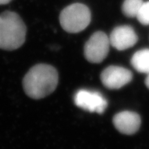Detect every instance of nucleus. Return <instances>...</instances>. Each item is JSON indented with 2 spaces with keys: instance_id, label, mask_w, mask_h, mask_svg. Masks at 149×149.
Here are the masks:
<instances>
[{
  "instance_id": "f257e3e1",
  "label": "nucleus",
  "mask_w": 149,
  "mask_h": 149,
  "mask_svg": "<svg viewBox=\"0 0 149 149\" xmlns=\"http://www.w3.org/2000/svg\"><path fill=\"white\" fill-rule=\"evenodd\" d=\"M58 80V72L53 66L45 64H37L24 76V91L31 98L40 100L55 90Z\"/></svg>"
},
{
  "instance_id": "f03ea898",
  "label": "nucleus",
  "mask_w": 149,
  "mask_h": 149,
  "mask_svg": "<svg viewBox=\"0 0 149 149\" xmlns=\"http://www.w3.org/2000/svg\"><path fill=\"white\" fill-rule=\"evenodd\" d=\"M26 27L15 13L6 11L0 15V49L13 51L23 45Z\"/></svg>"
},
{
  "instance_id": "7ed1b4c3",
  "label": "nucleus",
  "mask_w": 149,
  "mask_h": 149,
  "mask_svg": "<svg viewBox=\"0 0 149 149\" xmlns=\"http://www.w3.org/2000/svg\"><path fill=\"white\" fill-rule=\"evenodd\" d=\"M91 20V11L82 3H73L65 8L59 15V22L64 31L77 33L84 30Z\"/></svg>"
},
{
  "instance_id": "20e7f679",
  "label": "nucleus",
  "mask_w": 149,
  "mask_h": 149,
  "mask_svg": "<svg viewBox=\"0 0 149 149\" xmlns=\"http://www.w3.org/2000/svg\"><path fill=\"white\" fill-rule=\"evenodd\" d=\"M110 45L109 37L106 33L102 31L93 33L84 45L85 58L93 64L101 63L109 54Z\"/></svg>"
},
{
  "instance_id": "39448f33",
  "label": "nucleus",
  "mask_w": 149,
  "mask_h": 149,
  "mask_svg": "<svg viewBox=\"0 0 149 149\" xmlns=\"http://www.w3.org/2000/svg\"><path fill=\"white\" fill-rule=\"evenodd\" d=\"M77 107L91 113L102 114L108 107V102L101 93L88 90L78 91L74 97Z\"/></svg>"
},
{
  "instance_id": "423d86ee",
  "label": "nucleus",
  "mask_w": 149,
  "mask_h": 149,
  "mask_svg": "<svg viewBox=\"0 0 149 149\" xmlns=\"http://www.w3.org/2000/svg\"><path fill=\"white\" fill-rule=\"evenodd\" d=\"M100 79L109 89H119L128 84L133 79L130 70L118 66H110L102 72Z\"/></svg>"
},
{
  "instance_id": "0eeeda50",
  "label": "nucleus",
  "mask_w": 149,
  "mask_h": 149,
  "mask_svg": "<svg viewBox=\"0 0 149 149\" xmlns=\"http://www.w3.org/2000/svg\"><path fill=\"white\" fill-rule=\"evenodd\" d=\"M111 45L118 51H124L135 45L138 37L130 26L123 25L115 28L109 37Z\"/></svg>"
},
{
  "instance_id": "6e6552de",
  "label": "nucleus",
  "mask_w": 149,
  "mask_h": 149,
  "mask_svg": "<svg viewBox=\"0 0 149 149\" xmlns=\"http://www.w3.org/2000/svg\"><path fill=\"white\" fill-rule=\"evenodd\" d=\"M113 123L120 133L130 135L138 131L141 121L137 113L126 111L117 113L113 117Z\"/></svg>"
},
{
  "instance_id": "1a4fd4ad",
  "label": "nucleus",
  "mask_w": 149,
  "mask_h": 149,
  "mask_svg": "<svg viewBox=\"0 0 149 149\" xmlns=\"http://www.w3.org/2000/svg\"><path fill=\"white\" fill-rule=\"evenodd\" d=\"M135 69L141 73L149 74V49H141L134 54L130 60Z\"/></svg>"
},
{
  "instance_id": "9d476101",
  "label": "nucleus",
  "mask_w": 149,
  "mask_h": 149,
  "mask_svg": "<svg viewBox=\"0 0 149 149\" xmlns=\"http://www.w3.org/2000/svg\"><path fill=\"white\" fill-rule=\"evenodd\" d=\"M143 3L142 0H124L122 8L123 13L128 17H137Z\"/></svg>"
},
{
  "instance_id": "9b49d317",
  "label": "nucleus",
  "mask_w": 149,
  "mask_h": 149,
  "mask_svg": "<svg viewBox=\"0 0 149 149\" xmlns=\"http://www.w3.org/2000/svg\"><path fill=\"white\" fill-rule=\"evenodd\" d=\"M137 18L143 25H149V1L143 3Z\"/></svg>"
},
{
  "instance_id": "f8f14e48",
  "label": "nucleus",
  "mask_w": 149,
  "mask_h": 149,
  "mask_svg": "<svg viewBox=\"0 0 149 149\" xmlns=\"http://www.w3.org/2000/svg\"><path fill=\"white\" fill-rule=\"evenodd\" d=\"M145 84H146V87L149 89V74H148L147 75V77L145 79Z\"/></svg>"
},
{
  "instance_id": "ddd939ff",
  "label": "nucleus",
  "mask_w": 149,
  "mask_h": 149,
  "mask_svg": "<svg viewBox=\"0 0 149 149\" xmlns=\"http://www.w3.org/2000/svg\"><path fill=\"white\" fill-rule=\"evenodd\" d=\"M11 0H0V5L3 4H6V3H8Z\"/></svg>"
}]
</instances>
